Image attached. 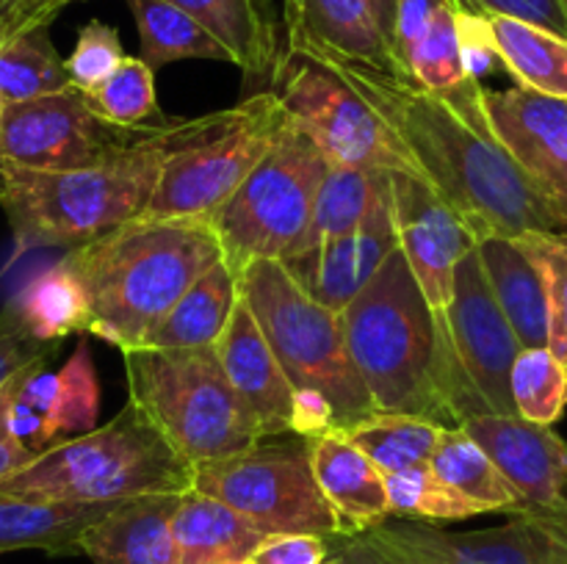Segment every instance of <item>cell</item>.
<instances>
[{
  "label": "cell",
  "instance_id": "cell-1",
  "mask_svg": "<svg viewBox=\"0 0 567 564\" xmlns=\"http://www.w3.org/2000/svg\"><path fill=\"white\" fill-rule=\"evenodd\" d=\"M313 59L324 61L365 100L415 175L463 216L476 241L493 232L513 238L567 232L565 210L515 164L493 138L491 125H480L408 75L327 55Z\"/></svg>",
  "mask_w": 567,
  "mask_h": 564
},
{
  "label": "cell",
  "instance_id": "cell-2",
  "mask_svg": "<svg viewBox=\"0 0 567 564\" xmlns=\"http://www.w3.org/2000/svg\"><path fill=\"white\" fill-rule=\"evenodd\" d=\"M219 260L225 252L210 221L150 216L64 254L92 307L89 335L120 352L144 346L177 299Z\"/></svg>",
  "mask_w": 567,
  "mask_h": 564
},
{
  "label": "cell",
  "instance_id": "cell-3",
  "mask_svg": "<svg viewBox=\"0 0 567 564\" xmlns=\"http://www.w3.org/2000/svg\"><path fill=\"white\" fill-rule=\"evenodd\" d=\"M343 337L374 412H402L457 429V390L441 315L402 249L341 310Z\"/></svg>",
  "mask_w": 567,
  "mask_h": 564
},
{
  "label": "cell",
  "instance_id": "cell-4",
  "mask_svg": "<svg viewBox=\"0 0 567 564\" xmlns=\"http://www.w3.org/2000/svg\"><path fill=\"white\" fill-rule=\"evenodd\" d=\"M192 119H164L122 153L92 169L42 171L0 160V208L14 232L17 252L64 247L105 236L147 210L166 153Z\"/></svg>",
  "mask_w": 567,
  "mask_h": 564
},
{
  "label": "cell",
  "instance_id": "cell-5",
  "mask_svg": "<svg viewBox=\"0 0 567 564\" xmlns=\"http://www.w3.org/2000/svg\"><path fill=\"white\" fill-rule=\"evenodd\" d=\"M192 487L194 464L133 401L105 426L53 442L31 464L0 481L6 495L64 503H120Z\"/></svg>",
  "mask_w": 567,
  "mask_h": 564
},
{
  "label": "cell",
  "instance_id": "cell-6",
  "mask_svg": "<svg viewBox=\"0 0 567 564\" xmlns=\"http://www.w3.org/2000/svg\"><path fill=\"white\" fill-rule=\"evenodd\" d=\"M127 401L197 464L236 457L266 440L258 418L230 385L216 346L122 352Z\"/></svg>",
  "mask_w": 567,
  "mask_h": 564
},
{
  "label": "cell",
  "instance_id": "cell-7",
  "mask_svg": "<svg viewBox=\"0 0 567 564\" xmlns=\"http://www.w3.org/2000/svg\"><path fill=\"white\" fill-rule=\"evenodd\" d=\"M238 293L252 310L293 390L316 387L336 407L338 429L374 412L352 363L341 313L316 302L280 260H255L238 274Z\"/></svg>",
  "mask_w": 567,
  "mask_h": 564
},
{
  "label": "cell",
  "instance_id": "cell-8",
  "mask_svg": "<svg viewBox=\"0 0 567 564\" xmlns=\"http://www.w3.org/2000/svg\"><path fill=\"white\" fill-rule=\"evenodd\" d=\"M286 122L269 88L233 108L192 119L166 153L158 186L142 216L210 221L264 160Z\"/></svg>",
  "mask_w": 567,
  "mask_h": 564
},
{
  "label": "cell",
  "instance_id": "cell-9",
  "mask_svg": "<svg viewBox=\"0 0 567 564\" xmlns=\"http://www.w3.org/2000/svg\"><path fill=\"white\" fill-rule=\"evenodd\" d=\"M330 158L291 119L238 191L210 216L236 276L255 260H282L310 227Z\"/></svg>",
  "mask_w": 567,
  "mask_h": 564
},
{
  "label": "cell",
  "instance_id": "cell-10",
  "mask_svg": "<svg viewBox=\"0 0 567 564\" xmlns=\"http://www.w3.org/2000/svg\"><path fill=\"white\" fill-rule=\"evenodd\" d=\"M194 490L236 509L264 534L338 540L341 523L316 481L310 440H260L249 451L194 468Z\"/></svg>",
  "mask_w": 567,
  "mask_h": 564
},
{
  "label": "cell",
  "instance_id": "cell-11",
  "mask_svg": "<svg viewBox=\"0 0 567 564\" xmlns=\"http://www.w3.org/2000/svg\"><path fill=\"white\" fill-rule=\"evenodd\" d=\"M269 92L282 114L308 133L332 164L415 175L380 116L324 61L282 48L271 70Z\"/></svg>",
  "mask_w": 567,
  "mask_h": 564
},
{
  "label": "cell",
  "instance_id": "cell-12",
  "mask_svg": "<svg viewBox=\"0 0 567 564\" xmlns=\"http://www.w3.org/2000/svg\"><path fill=\"white\" fill-rule=\"evenodd\" d=\"M437 315L452 363L460 426L476 415H518L509 374L520 343L493 296L476 247L460 260L452 302Z\"/></svg>",
  "mask_w": 567,
  "mask_h": 564
},
{
  "label": "cell",
  "instance_id": "cell-13",
  "mask_svg": "<svg viewBox=\"0 0 567 564\" xmlns=\"http://www.w3.org/2000/svg\"><path fill=\"white\" fill-rule=\"evenodd\" d=\"M161 125V122H158ZM153 125L120 127L89 108L78 88L6 105L0 160L25 169H92L136 147Z\"/></svg>",
  "mask_w": 567,
  "mask_h": 564
},
{
  "label": "cell",
  "instance_id": "cell-14",
  "mask_svg": "<svg viewBox=\"0 0 567 564\" xmlns=\"http://www.w3.org/2000/svg\"><path fill=\"white\" fill-rule=\"evenodd\" d=\"M391 191L399 249L408 258L426 302L435 313H443L452 302L454 271L476 247L474 232L430 182L410 171H391Z\"/></svg>",
  "mask_w": 567,
  "mask_h": 564
},
{
  "label": "cell",
  "instance_id": "cell-15",
  "mask_svg": "<svg viewBox=\"0 0 567 564\" xmlns=\"http://www.w3.org/2000/svg\"><path fill=\"white\" fill-rule=\"evenodd\" d=\"M396 249L399 230L393 213L391 171H388L369 216L358 230L336 241L299 249L280 263L316 302L341 313Z\"/></svg>",
  "mask_w": 567,
  "mask_h": 564
},
{
  "label": "cell",
  "instance_id": "cell-16",
  "mask_svg": "<svg viewBox=\"0 0 567 564\" xmlns=\"http://www.w3.org/2000/svg\"><path fill=\"white\" fill-rule=\"evenodd\" d=\"M493 138L567 213V100L532 88H485Z\"/></svg>",
  "mask_w": 567,
  "mask_h": 564
},
{
  "label": "cell",
  "instance_id": "cell-17",
  "mask_svg": "<svg viewBox=\"0 0 567 564\" xmlns=\"http://www.w3.org/2000/svg\"><path fill=\"white\" fill-rule=\"evenodd\" d=\"M463 429L491 453L518 492L524 512L559 509L567 503V440L554 426L532 424L520 415H476Z\"/></svg>",
  "mask_w": 567,
  "mask_h": 564
},
{
  "label": "cell",
  "instance_id": "cell-18",
  "mask_svg": "<svg viewBox=\"0 0 567 564\" xmlns=\"http://www.w3.org/2000/svg\"><path fill=\"white\" fill-rule=\"evenodd\" d=\"M282 28L288 50L402 75L371 0H282Z\"/></svg>",
  "mask_w": 567,
  "mask_h": 564
},
{
  "label": "cell",
  "instance_id": "cell-19",
  "mask_svg": "<svg viewBox=\"0 0 567 564\" xmlns=\"http://www.w3.org/2000/svg\"><path fill=\"white\" fill-rule=\"evenodd\" d=\"M216 354L230 385L258 418L266 440L291 435L293 385L244 299H238L225 332L216 341Z\"/></svg>",
  "mask_w": 567,
  "mask_h": 564
},
{
  "label": "cell",
  "instance_id": "cell-20",
  "mask_svg": "<svg viewBox=\"0 0 567 564\" xmlns=\"http://www.w3.org/2000/svg\"><path fill=\"white\" fill-rule=\"evenodd\" d=\"M310 462L343 536L365 534L391 520L385 473L349 440L347 431L330 429L313 437Z\"/></svg>",
  "mask_w": 567,
  "mask_h": 564
},
{
  "label": "cell",
  "instance_id": "cell-21",
  "mask_svg": "<svg viewBox=\"0 0 567 564\" xmlns=\"http://www.w3.org/2000/svg\"><path fill=\"white\" fill-rule=\"evenodd\" d=\"M183 492L122 501L89 525L78 553L92 564H181L172 518Z\"/></svg>",
  "mask_w": 567,
  "mask_h": 564
},
{
  "label": "cell",
  "instance_id": "cell-22",
  "mask_svg": "<svg viewBox=\"0 0 567 564\" xmlns=\"http://www.w3.org/2000/svg\"><path fill=\"white\" fill-rule=\"evenodd\" d=\"M482 269L498 307L507 315L520 348L548 346V296L540 265L513 236H485L476 241Z\"/></svg>",
  "mask_w": 567,
  "mask_h": 564
},
{
  "label": "cell",
  "instance_id": "cell-23",
  "mask_svg": "<svg viewBox=\"0 0 567 564\" xmlns=\"http://www.w3.org/2000/svg\"><path fill=\"white\" fill-rule=\"evenodd\" d=\"M172 531L181 564H244L266 536L236 509L194 487L181 495Z\"/></svg>",
  "mask_w": 567,
  "mask_h": 564
},
{
  "label": "cell",
  "instance_id": "cell-24",
  "mask_svg": "<svg viewBox=\"0 0 567 564\" xmlns=\"http://www.w3.org/2000/svg\"><path fill=\"white\" fill-rule=\"evenodd\" d=\"M197 17L227 48L247 81H269L280 55L277 20L269 0H169Z\"/></svg>",
  "mask_w": 567,
  "mask_h": 564
},
{
  "label": "cell",
  "instance_id": "cell-25",
  "mask_svg": "<svg viewBox=\"0 0 567 564\" xmlns=\"http://www.w3.org/2000/svg\"><path fill=\"white\" fill-rule=\"evenodd\" d=\"M114 506L116 503L33 501L0 492V553H78L89 525Z\"/></svg>",
  "mask_w": 567,
  "mask_h": 564
},
{
  "label": "cell",
  "instance_id": "cell-26",
  "mask_svg": "<svg viewBox=\"0 0 567 564\" xmlns=\"http://www.w3.org/2000/svg\"><path fill=\"white\" fill-rule=\"evenodd\" d=\"M238 299V276L225 260L210 265L164 315L144 348H210L225 332ZM142 348V346H138Z\"/></svg>",
  "mask_w": 567,
  "mask_h": 564
},
{
  "label": "cell",
  "instance_id": "cell-27",
  "mask_svg": "<svg viewBox=\"0 0 567 564\" xmlns=\"http://www.w3.org/2000/svg\"><path fill=\"white\" fill-rule=\"evenodd\" d=\"M498 59L518 86L567 100V36L515 17L487 14Z\"/></svg>",
  "mask_w": 567,
  "mask_h": 564
},
{
  "label": "cell",
  "instance_id": "cell-28",
  "mask_svg": "<svg viewBox=\"0 0 567 564\" xmlns=\"http://www.w3.org/2000/svg\"><path fill=\"white\" fill-rule=\"evenodd\" d=\"M133 20L138 28L142 55L138 59L150 70L172 64V61L203 59V61H227L233 64L225 44L188 11L169 0H127Z\"/></svg>",
  "mask_w": 567,
  "mask_h": 564
},
{
  "label": "cell",
  "instance_id": "cell-29",
  "mask_svg": "<svg viewBox=\"0 0 567 564\" xmlns=\"http://www.w3.org/2000/svg\"><path fill=\"white\" fill-rule=\"evenodd\" d=\"M430 468L452 490H457L460 495L471 498L476 506H482V512H524L518 492L509 487V481L504 479L491 453L463 426L443 431L441 442H437L435 453L430 459Z\"/></svg>",
  "mask_w": 567,
  "mask_h": 564
},
{
  "label": "cell",
  "instance_id": "cell-30",
  "mask_svg": "<svg viewBox=\"0 0 567 564\" xmlns=\"http://www.w3.org/2000/svg\"><path fill=\"white\" fill-rule=\"evenodd\" d=\"M11 304L20 313L22 324L31 330V335L44 343H59L66 335H83L92 326L86 291L64 260L39 271L11 299Z\"/></svg>",
  "mask_w": 567,
  "mask_h": 564
},
{
  "label": "cell",
  "instance_id": "cell-31",
  "mask_svg": "<svg viewBox=\"0 0 567 564\" xmlns=\"http://www.w3.org/2000/svg\"><path fill=\"white\" fill-rule=\"evenodd\" d=\"M385 175L388 171L382 169L332 164L330 160V169H327L324 182H321L319 197H316L310 227L293 252L316 247V243L336 241V238H343L358 230L365 221V216H369Z\"/></svg>",
  "mask_w": 567,
  "mask_h": 564
},
{
  "label": "cell",
  "instance_id": "cell-32",
  "mask_svg": "<svg viewBox=\"0 0 567 564\" xmlns=\"http://www.w3.org/2000/svg\"><path fill=\"white\" fill-rule=\"evenodd\" d=\"M385 476L430 464L446 426L402 412H371L343 429Z\"/></svg>",
  "mask_w": 567,
  "mask_h": 564
},
{
  "label": "cell",
  "instance_id": "cell-33",
  "mask_svg": "<svg viewBox=\"0 0 567 564\" xmlns=\"http://www.w3.org/2000/svg\"><path fill=\"white\" fill-rule=\"evenodd\" d=\"M70 75L48 28L20 33L0 44V97L6 105L25 103L70 88Z\"/></svg>",
  "mask_w": 567,
  "mask_h": 564
},
{
  "label": "cell",
  "instance_id": "cell-34",
  "mask_svg": "<svg viewBox=\"0 0 567 564\" xmlns=\"http://www.w3.org/2000/svg\"><path fill=\"white\" fill-rule=\"evenodd\" d=\"M100 415V385L94 370L92 348L81 337L72 357L55 370L53 398H50L48 431L50 442L66 440L70 435H86L97 429Z\"/></svg>",
  "mask_w": 567,
  "mask_h": 564
},
{
  "label": "cell",
  "instance_id": "cell-35",
  "mask_svg": "<svg viewBox=\"0 0 567 564\" xmlns=\"http://www.w3.org/2000/svg\"><path fill=\"white\" fill-rule=\"evenodd\" d=\"M83 97L94 114L120 127L158 125L166 119L161 114L158 92H155V70L131 55H125V61Z\"/></svg>",
  "mask_w": 567,
  "mask_h": 564
},
{
  "label": "cell",
  "instance_id": "cell-36",
  "mask_svg": "<svg viewBox=\"0 0 567 564\" xmlns=\"http://www.w3.org/2000/svg\"><path fill=\"white\" fill-rule=\"evenodd\" d=\"M509 390L520 418L554 426L567 409V365L548 346L520 348Z\"/></svg>",
  "mask_w": 567,
  "mask_h": 564
},
{
  "label": "cell",
  "instance_id": "cell-37",
  "mask_svg": "<svg viewBox=\"0 0 567 564\" xmlns=\"http://www.w3.org/2000/svg\"><path fill=\"white\" fill-rule=\"evenodd\" d=\"M385 484L391 518L446 523V520H468L485 514L471 498L460 495L446 481L437 479L430 464L385 476Z\"/></svg>",
  "mask_w": 567,
  "mask_h": 564
},
{
  "label": "cell",
  "instance_id": "cell-38",
  "mask_svg": "<svg viewBox=\"0 0 567 564\" xmlns=\"http://www.w3.org/2000/svg\"><path fill=\"white\" fill-rule=\"evenodd\" d=\"M518 238L546 282L548 348L567 365V232H526Z\"/></svg>",
  "mask_w": 567,
  "mask_h": 564
},
{
  "label": "cell",
  "instance_id": "cell-39",
  "mask_svg": "<svg viewBox=\"0 0 567 564\" xmlns=\"http://www.w3.org/2000/svg\"><path fill=\"white\" fill-rule=\"evenodd\" d=\"M122 61H125V50H122L120 31L100 20H89L78 31V42L64 64L72 88L86 94L97 88Z\"/></svg>",
  "mask_w": 567,
  "mask_h": 564
},
{
  "label": "cell",
  "instance_id": "cell-40",
  "mask_svg": "<svg viewBox=\"0 0 567 564\" xmlns=\"http://www.w3.org/2000/svg\"><path fill=\"white\" fill-rule=\"evenodd\" d=\"M55 343H44L31 335L25 324H22L20 313L14 304H6L0 310V390L22 374L25 368L37 363H48L50 354L55 352Z\"/></svg>",
  "mask_w": 567,
  "mask_h": 564
},
{
  "label": "cell",
  "instance_id": "cell-41",
  "mask_svg": "<svg viewBox=\"0 0 567 564\" xmlns=\"http://www.w3.org/2000/svg\"><path fill=\"white\" fill-rule=\"evenodd\" d=\"M332 542L319 534H266L244 564H330Z\"/></svg>",
  "mask_w": 567,
  "mask_h": 564
},
{
  "label": "cell",
  "instance_id": "cell-42",
  "mask_svg": "<svg viewBox=\"0 0 567 564\" xmlns=\"http://www.w3.org/2000/svg\"><path fill=\"white\" fill-rule=\"evenodd\" d=\"M457 33H460V53H463L465 72H468L474 81L482 83V77H487L498 64H502L496 42H493V31H491V22H487V14H480V11H471L460 6Z\"/></svg>",
  "mask_w": 567,
  "mask_h": 564
},
{
  "label": "cell",
  "instance_id": "cell-43",
  "mask_svg": "<svg viewBox=\"0 0 567 564\" xmlns=\"http://www.w3.org/2000/svg\"><path fill=\"white\" fill-rule=\"evenodd\" d=\"M452 0H399L396 6V22H393V39L391 50L396 59L402 75H408V61L419 39L424 36L426 28L432 25L437 11Z\"/></svg>",
  "mask_w": 567,
  "mask_h": 564
},
{
  "label": "cell",
  "instance_id": "cell-44",
  "mask_svg": "<svg viewBox=\"0 0 567 564\" xmlns=\"http://www.w3.org/2000/svg\"><path fill=\"white\" fill-rule=\"evenodd\" d=\"M460 6L480 11V14H502L535 22V25L567 36V14L563 0H460Z\"/></svg>",
  "mask_w": 567,
  "mask_h": 564
},
{
  "label": "cell",
  "instance_id": "cell-45",
  "mask_svg": "<svg viewBox=\"0 0 567 564\" xmlns=\"http://www.w3.org/2000/svg\"><path fill=\"white\" fill-rule=\"evenodd\" d=\"M70 3H78V0H6L0 9V44L20 33L50 28V22Z\"/></svg>",
  "mask_w": 567,
  "mask_h": 564
},
{
  "label": "cell",
  "instance_id": "cell-46",
  "mask_svg": "<svg viewBox=\"0 0 567 564\" xmlns=\"http://www.w3.org/2000/svg\"><path fill=\"white\" fill-rule=\"evenodd\" d=\"M338 429L336 407L330 398L316 387H299L293 390V407H291V435L297 437H313L324 435V431Z\"/></svg>",
  "mask_w": 567,
  "mask_h": 564
},
{
  "label": "cell",
  "instance_id": "cell-47",
  "mask_svg": "<svg viewBox=\"0 0 567 564\" xmlns=\"http://www.w3.org/2000/svg\"><path fill=\"white\" fill-rule=\"evenodd\" d=\"M37 365H42V363H37ZM37 365H31V368H37ZM31 368H25L22 374H17L14 379H11L9 385L0 390V481L9 479V476H14L17 470H22L25 464H31L33 459H37V451H33V448H28L22 440H17L14 431H11V426H9V409H11V401H14V393Z\"/></svg>",
  "mask_w": 567,
  "mask_h": 564
},
{
  "label": "cell",
  "instance_id": "cell-48",
  "mask_svg": "<svg viewBox=\"0 0 567 564\" xmlns=\"http://www.w3.org/2000/svg\"><path fill=\"white\" fill-rule=\"evenodd\" d=\"M332 564H402L388 556L385 551L374 545L365 534L338 536V545L332 547Z\"/></svg>",
  "mask_w": 567,
  "mask_h": 564
},
{
  "label": "cell",
  "instance_id": "cell-49",
  "mask_svg": "<svg viewBox=\"0 0 567 564\" xmlns=\"http://www.w3.org/2000/svg\"><path fill=\"white\" fill-rule=\"evenodd\" d=\"M371 6H374L377 20H380L382 31H385L388 42H391V39H393V22H396L399 0H371Z\"/></svg>",
  "mask_w": 567,
  "mask_h": 564
},
{
  "label": "cell",
  "instance_id": "cell-50",
  "mask_svg": "<svg viewBox=\"0 0 567 564\" xmlns=\"http://www.w3.org/2000/svg\"><path fill=\"white\" fill-rule=\"evenodd\" d=\"M3 114H6V100L0 97V127H3Z\"/></svg>",
  "mask_w": 567,
  "mask_h": 564
},
{
  "label": "cell",
  "instance_id": "cell-51",
  "mask_svg": "<svg viewBox=\"0 0 567 564\" xmlns=\"http://www.w3.org/2000/svg\"><path fill=\"white\" fill-rule=\"evenodd\" d=\"M563 6H565V14H567V0H563Z\"/></svg>",
  "mask_w": 567,
  "mask_h": 564
},
{
  "label": "cell",
  "instance_id": "cell-52",
  "mask_svg": "<svg viewBox=\"0 0 567 564\" xmlns=\"http://www.w3.org/2000/svg\"><path fill=\"white\" fill-rule=\"evenodd\" d=\"M3 6H6V0H0V9H3Z\"/></svg>",
  "mask_w": 567,
  "mask_h": 564
},
{
  "label": "cell",
  "instance_id": "cell-53",
  "mask_svg": "<svg viewBox=\"0 0 567 564\" xmlns=\"http://www.w3.org/2000/svg\"><path fill=\"white\" fill-rule=\"evenodd\" d=\"M330 564H332V562H330Z\"/></svg>",
  "mask_w": 567,
  "mask_h": 564
}]
</instances>
